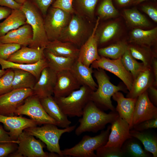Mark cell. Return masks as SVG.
I'll return each mask as SVG.
<instances>
[{
  "instance_id": "6da1fadb",
  "label": "cell",
  "mask_w": 157,
  "mask_h": 157,
  "mask_svg": "<svg viewBox=\"0 0 157 157\" xmlns=\"http://www.w3.org/2000/svg\"><path fill=\"white\" fill-rule=\"evenodd\" d=\"M81 117L78 120L79 125L75 131L78 136L85 132L96 133L103 130L107 124L112 123L119 116L116 111L106 113L90 101L84 108Z\"/></svg>"
},
{
  "instance_id": "7a4b0ae2",
  "label": "cell",
  "mask_w": 157,
  "mask_h": 157,
  "mask_svg": "<svg viewBox=\"0 0 157 157\" xmlns=\"http://www.w3.org/2000/svg\"><path fill=\"white\" fill-rule=\"evenodd\" d=\"M95 69L94 70V75L96 79L98 87L96 90L92 92L90 101L103 110L115 111L111 97L117 92L122 91L127 93L128 90L126 86L122 85L116 86L113 84L104 70L101 69Z\"/></svg>"
},
{
  "instance_id": "3957f363",
  "label": "cell",
  "mask_w": 157,
  "mask_h": 157,
  "mask_svg": "<svg viewBox=\"0 0 157 157\" xmlns=\"http://www.w3.org/2000/svg\"><path fill=\"white\" fill-rule=\"evenodd\" d=\"M92 91L88 87L82 85L66 97L54 98L62 112L67 117H81L84 108L90 101Z\"/></svg>"
},
{
  "instance_id": "277c9868",
  "label": "cell",
  "mask_w": 157,
  "mask_h": 157,
  "mask_svg": "<svg viewBox=\"0 0 157 157\" xmlns=\"http://www.w3.org/2000/svg\"><path fill=\"white\" fill-rule=\"evenodd\" d=\"M57 126L54 124H47L41 127L28 128L24 131L44 143L47 150L50 152L57 153L61 157H64L60 149L59 140L63 134L73 131L76 126H69L62 129H58Z\"/></svg>"
},
{
  "instance_id": "5b68a950",
  "label": "cell",
  "mask_w": 157,
  "mask_h": 157,
  "mask_svg": "<svg viewBox=\"0 0 157 157\" xmlns=\"http://www.w3.org/2000/svg\"><path fill=\"white\" fill-rule=\"evenodd\" d=\"M24 13L26 23L31 27L33 39L29 47L45 48L49 41L46 33L43 20L38 9L30 0H26L20 8Z\"/></svg>"
},
{
  "instance_id": "8992f818",
  "label": "cell",
  "mask_w": 157,
  "mask_h": 157,
  "mask_svg": "<svg viewBox=\"0 0 157 157\" xmlns=\"http://www.w3.org/2000/svg\"><path fill=\"white\" fill-rule=\"evenodd\" d=\"M111 125L106 129L101 131L98 135L91 137L85 135L78 144L73 147L62 151L64 157H97L94 151L105 145L107 142Z\"/></svg>"
},
{
  "instance_id": "52a82bcc",
  "label": "cell",
  "mask_w": 157,
  "mask_h": 157,
  "mask_svg": "<svg viewBox=\"0 0 157 157\" xmlns=\"http://www.w3.org/2000/svg\"><path fill=\"white\" fill-rule=\"evenodd\" d=\"M17 150L9 156L13 157H60L58 154L44 152L43 144L25 131L19 136Z\"/></svg>"
},
{
  "instance_id": "ba28073f",
  "label": "cell",
  "mask_w": 157,
  "mask_h": 157,
  "mask_svg": "<svg viewBox=\"0 0 157 157\" xmlns=\"http://www.w3.org/2000/svg\"><path fill=\"white\" fill-rule=\"evenodd\" d=\"M71 14L52 7L44 20L45 29L49 41L59 40L71 19Z\"/></svg>"
},
{
  "instance_id": "9c48e42d",
  "label": "cell",
  "mask_w": 157,
  "mask_h": 157,
  "mask_svg": "<svg viewBox=\"0 0 157 157\" xmlns=\"http://www.w3.org/2000/svg\"><path fill=\"white\" fill-rule=\"evenodd\" d=\"M14 115H24L37 122L38 125L47 124L59 127V123L50 117L42 106L40 99L34 94L28 97L15 110Z\"/></svg>"
},
{
  "instance_id": "30bf717a",
  "label": "cell",
  "mask_w": 157,
  "mask_h": 157,
  "mask_svg": "<svg viewBox=\"0 0 157 157\" xmlns=\"http://www.w3.org/2000/svg\"><path fill=\"white\" fill-rule=\"evenodd\" d=\"M33 94L30 88L13 89L0 95V114L6 116H14L16 109L28 97Z\"/></svg>"
},
{
  "instance_id": "8fae6325",
  "label": "cell",
  "mask_w": 157,
  "mask_h": 157,
  "mask_svg": "<svg viewBox=\"0 0 157 157\" xmlns=\"http://www.w3.org/2000/svg\"><path fill=\"white\" fill-rule=\"evenodd\" d=\"M90 66L93 68L101 69L113 73L122 81L129 91L131 90L133 80V77L124 66L121 58L110 59L101 56L99 59L93 62Z\"/></svg>"
},
{
  "instance_id": "7c38bea8",
  "label": "cell",
  "mask_w": 157,
  "mask_h": 157,
  "mask_svg": "<svg viewBox=\"0 0 157 157\" xmlns=\"http://www.w3.org/2000/svg\"><path fill=\"white\" fill-rule=\"evenodd\" d=\"M100 18L98 17L92 33L88 39L81 46L77 60L87 67L101 57L98 52V37L97 31Z\"/></svg>"
},
{
  "instance_id": "4fadbf2b",
  "label": "cell",
  "mask_w": 157,
  "mask_h": 157,
  "mask_svg": "<svg viewBox=\"0 0 157 157\" xmlns=\"http://www.w3.org/2000/svg\"><path fill=\"white\" fill-rule=\"evenodd\" d=\"M157 118V108L150 101L147 90L139 96L133 113V126L144 121Z\"/></svg>"
},
{
  "instance_id": "5bb4252c",
  "label": "cell",
  "mask_w": 157,
  "mask_h": 157,
  "mask_svg": "<svg viewBox=\"0 0 157 157\" xmlns=\"http://www.w3.org/2000/svg\"><path fill=\"white\" fill-rule=\"evenodd\" d=\"M0 123H2L5 129L8 131L9 135L14 141L18 140L19 136L25 129L38 125L37 122L31 119L0 114Z\"/></svg>"
},
{
  "instance_id": "9a60e30c",
  "label": "cell",
  "mask_w": 157,
  "mask_h": 157,
  "mask_svg": "<svg viewBox=\"0 0 157 157\" xmlns=\"http://www.w3.org/2000/svg\"><path fill=\"white\" fill-rule=\"evenodd\" d=\"M81 86L70 70L56 73V81L53 92L54 97H66Z\"/></svg>"
},
{
  "instance_id": "2e32d148",
  "label": "cell",
  "mask_w": 157,
  "mask_h": 157,
  "mask_svg": "<svg viewBox=\"0 0 157 157\" xmlns=\"http://www.w3.org/2000/svg\"><path fill=\"white\" fill-rule=\"evenodd\" d=\"M111 124L108 140L104 146L121 148L126 140L132 137L130 132L129 125L119 117Z\"/></svg>"
},
{
  "instance_id": "e0dca14e",
  "label": "cell",
  "mask_w": 157,
  "mask_h": 157,
  "mask_svg": "<svg viewBox=\"0 0 157 157\" xmlns=\"http://www.w3.org/2000/svg\"><path fill=\"white\" fill-rule=\"evenodd\" d=\"M56 73L48 67L44 68L33 89V94L40 99L53 94Z\"/></svg>"
},
{
  "instance_id": "ac0fdd59",
  "label": "cell",
  "mask_w": 157,
  "mask_h": 157,
  "mask_svg": "<svg viewBox=\"0 0 157 157\" xmlns=\"http://www.w3.org/2000/svg\"><path fill=\"white\" fill-rule=\"evenodd\" d=\"M85 31V25L82 19L78 16L74 15L59 40L80 46Z\"/></svg>"
},
{
  "instance_id": "d6986e66",
  "label": "cell",
  "mask_w": 157,
  "mask_h": 157,
  "mask_svg": "<svg viewBox=\"0 0 157 157\" xmlns=\"http://www.w3.org/2000/svg\"><path fill=\"white\" fill-rule=\"evenodd\" d=\"M154 78L151 66L148 67L140 72L133 79L131 90L128 92L126 97L137 98L154 85Z\"/></svg>"
},
{
  "instance_id": "ffe728a7",
  "label": "cell",
  "mask_w": 157,
  "mask_h": 157,
  "mask_svg": "<svg viewBox=\"0 0 157 157\" xmlns=\"http://www.w3.org/2000/svg\"><path fill=\"white\" fill-rule=\"evenodd\" d=\"M45 49L22 46L12 54L7 60L13 63L31 64L45 58Z\"/></svg>"
},
{
  "instance_id": "44dd1931",
  "label": "cell",
  "mask_w": 157,
  "mask_h": 157,
  "mask_svg": "<svg viewBox=\"0 0 157 157\" xmlns=\"http://www.w3.org/2000/svg\"><path fill=\"white\" fill-rule=\"evenodd\" d=\"M33 32L31 26L26 24L0 36V42L13 43L22 46L30 45L33 41Z\"/></svg>"
},
{
  "instance_id": "7402d4cb",
  "label": "cell",
  "mask_w": 157,
  "mask_h": 157,
  "mask_svg": "<svg viewBox=\"0 0 157 157\" xmlns=\"http://www.w3.org/2000/svg\"><path fill=\"white\" fill-rule=\"evenodd\" d=\"M112 97L117 102L115 111L118 113L119 117L128 123L131 129L133 128V115L137 98H125L119 91L114 94Z\"/></svg>"
},
{
  "instance_id": "603a6c76",
  "label": "cell",
  "mask_w": 157,
  "mask_h": 157,
  "mask_svg": "<svg viewBox=\"0 0 157 157\" xmlns=\"http://www.w3.org/2000/svg\"><path fill=\"white\" fill-rule=\"evenodd\" d=\"M40 101L46 112L59 124V127L65 128L69 126L71 122L62 111L52 96L40 99Z\"/></svg>"
},
{
  "instance_id": "cb8c5ba5",
  "label": "cell",
  "mask_w": 157,
  "mask_h": 157,
  "mask_svg": "<svg viewBox=\"0 0 157 157\" xmlns=\"http://www.w3.org/2000/svg\"><path fill=\"white\" fill-rule=\"evenodd\" d=\"M93 69L91 66L87 67L76 59L70 70L81 86H87L94 91L97 90L98 85L92 77Z\"/></svg>"
},
{
  "instance_id": "d4e9b609",
  "label": "cell",
  "mask_w": 157,
  "mask_h": 157,
  "mask_svg": "<svg viewBox=\"0 0 157 157\" xmlns=\"http://www.w3.org/2000/svg\"><path fill=\"white\" fill-rule=\"evenodd\" d=\"M74 44L59 40L49 41L45 50L58 56L77 59L80 49Z\"/></svg>"
},
{
  "instance_id": "484cf974",
  "label": "cell",
  "mask_w": 157,
  "mask_h": 157,
  "mask_svg": "<svg viewBox=\"0 0 157 157\" xmlns=\"http://www.w3.org/2000/svg\"><path fill=\"white\" fill-rule=\"evenodd\" d=\"M0 65L2 69H18L29 72L33 75L37 80L43 69L48 66L45 58L35 63L31 64L15 63L0 58Z\"/></svg>"
},
{
  "instance_id": "4316f807",
  "label": "cell",
  "mask_w": 157,
  "mask_h": 157,
  "mask_svg": "<svg viewBox=\"0 0 157 157\" xmlns=\"http://www.w3.org/2000/svg\"><path fill=\"white\" fill-rule=\"evenodd\" d=\"M157 39V27L148 30L135 28L131 32L129 42L150 47L156 43Z\"/></svg>"
},
{
  "instance_id": "83f0119b",
  "label": "cell",
  "mask_w": 157,
  "mask_h": 157,
  "mask_svg": "<svg viewBox=\"0 0 157 157\" xmlns=\"http://www.w3.org/2000/svg\"><path fill=\"white\" fill-rule=\"evenodd\" d=\"M25 15L21 9H13L11 14L0 23V36L26 24Z\"/></svg>"
},
{
  "instance_id": "f1b7e54d",
  "label": "cell",
  "mask_w": 157,
  "mask_h": 157,
  "mask_svg": "<svg viewBox=\"0 0 157 157\" xmlns=\"http://www.w3.org/2000/svg\"><path fill=\"white\" fill-rule=\"evenodd\" d=\"M44 54L48 67L56 73L63 70H70L76 60L55 55L45 49Z\"/></svg>"
},
{
  "instance_id": "f546056e",
  "label": "cell",
  "mask_w": 157,
  "mask_h": 157,
  "mask_svg": "<svg viewBox=\"0 0 157 157\" xmlns=\"http://www.w3.org/2000/svg\"><path fill=\"white\" fill-rule=\"evenodd\" d=\"M14 76L12 83V89L30 88L33 90L38 81L31 73L18 69H13Z\"/></svg>"
},
{
  "instance_id": "4dcf8cb0",
  "label": "cell",
  "mask_w": 157,
  "mask_h": 157,
  "mask_svg": "<svg viewBox=\"0 0 157 157\" xmlns=\"http://www.w3.org/2000/svg\"><path fill=\"white\" fill-rule=\"evenodd\" d=\"M130 132L132 137L142 143L147 151L151 153L154 157H157V138L156 135L150 133L134 129L130 130Z\"/></svg>"
},
{
  "instance_id": "1f68e13d",
  "label": "cell",
  "mask_w": 157,
  "mask_h": 157,
  "mask_svg": "<svg viewBox=\"0 0 157 157\" xmlns=\"http://www.w3.org/2000/svg\"><path fill=\"white\" fill-rule=\"evenodd\" d=\"M128 48L135 58L141 60L147 67H151L153 59L156 56L150 47L132 44L128 45Z\"/></svg>"
},
{
  "instance_id": "d6a6232c",
  "label": "cell",
  "mask_w": 157,
  "mask_h": 157,
  "mask_svg": "<svg viewBox=\"0 0 157 157\" xmlns=\"http://www.w3.org/2000/svg\"><path fill=\"white\" fill-rule=\"evenodd\" d=\"M121 149L124 155L133 157H149V152L144 149L139 143L133 138H129L123 144Z\"/></svg>"
},
{
  "instance_id": "836d02e7",
  "label": "cell",
  "mask_w": 157,
  "mask_h": 157,
  "mask_svg": "<svg viewBox=\"0 0 157 157\" xmlns=\"http://www.w3.org/2000/svg\"><path fill=\"white\" fill-rule=\"evenodd\" d=\"M128 47L125 42L119 41L98 49V52L100 56L116 59L122 57Z\"/></svg>"
},
{
  "instance_id": "e575fe53",
  "label": "cell",
  "mask_w": 157,
  "mask_h": 157,
  "mask_svg": "<svg viewBox=\"0 0 157 157\" xmlns=\"http://www.w3.org/2000/svg\"><path fill=\"white\" fill-rule=\"evenodd\" d=\"M124 14L128 24L135 28H146L150 25L146 17L136 9H125Z\"/></svg>"
},
{
  "instance_id": "d590c367",
  "label": "cell",
  "mask_w": 157,
  "mask_h": 157,
  "mask_svg": "<svg viewBox=\"0 0 157 157\" xmlns=\"http://www.w3.org/2000/svg\"><path fill=\"white\" fill-rule=\"evenodd\" d=\"M132 56L128 49H127L121 58V60L126 69L132 75L133 78L141 72L147 67L143 63L138 62Z\"/></svg>"
},
{
  "instance_id": "8d00e7d4",
  "label": "cell",
  "mask_w": 157,
  "mask_h": 157,
  "mask_svg": "<svg viewBox=\"0 0 157 157\" xmlns=\"http://www.w3.org/2000/svg\"><path fill=\"white\" fill-rule=\"evenodd\" d=\"M119 29V25L116 22H110L106 25L99 34L97 33L99 42L102 44L110 40L117 34Z\"/></svg>"
},
{
  "instance_id": "74e56055",
  "label": "cell",
  "mask_w": 157,
  "mask_h": 157,
  "mask_svg": "<svg viewBox=\"0 0 157 157\" xmlns=\"http://www.w3.org/2000/svg\"><path fill=\"white\" fill-rule=\"evenodd\" d=\"M97 13L100 19H104L114 18L118 14L112 0H103L98 7Z\"/></svg>"
},
{
  "instance_id": "f35d334b",
  "label": "cell",
  "mask_w": 157,
  "mask_h": 157,
  "mask_svg": "<svg viewBox=\"0 0 157 157\" xmlns=\"http://www.w3.org/2000/svg\"><path fill=\"white\" fill-rule=\"evenodd\" d=\"M14 72L12 69H6L5 73L0 77V95L13 90L12 83Z\"/></svg>"
},
{
  "instance_id": "ab89813d",
  "label": "cell",
  "mask_w": 157,
  "mask_h": 157,
  "mask_svg": "<svg viewBox=\"0 0 157 157\" xmlns=\"http://www.w3.org/2000/svg\"><path fill=\"white\" fill-rule=\"evenodd\" d=\"M97 157H121L124 156L121 148L102 146L96 151Z\"/></svg>"
},
{
  "instance_id": "60d3db41",
  "label": "cell",
  "mask_w": 157,
  "mask_h": 157,
  "mask_svg": "<svg viewBox=\"0 0 157 157\" xmlns=\"http://www.w3.org/2000/svg\"><path fill=\"white\" fill-rule=\"evenodd\" d=\"M22 46L13 43L0 42V58L7 60L13 53L19 49Z\"/></svg>"
},
{
  "instance_id": "b9f144b4",
  "label": "cell",
  "mask_w": 157,
  "mask_h": 157,
  "mask_svg": "<svg viewBox=\"0 0 157 157\" xmlns=\"http://www.w3.org/2000/svg\"><path fill=\"white\" fill-rule=\"evenodd\" d=\"M19 141L0 142V157H6L17 150Z\"/></svg>"
},
{
  "instance_id": "7bdbcfd3",
  "label": "cell",
  "mask_w": 157,
  "mask_h": 157,
  "mask_svg": "<svg viewBox=\"0 0 157 157\" xmlns=\"http://www.w3.org/2000/svg\"><path fill=\"white\" fill-rule=\"evenodd\" d=\"M98 0H77L84 11L89 16L93 15L94 9Z\"/></svg>"
},
{
  "instance_id": "ee69618b",
  "label": "cell",
  "mask_w": 157,
  "mask_h": 157,
  "mask_svg": "<svg viewBox=\"0 0 157 157\" xmlns=\"http://www.w3.org/2000/svg\"><path fill=\"white\" fill-rule=\"evenodd\" d=\"M52 7L60 8L71 14L74 12L72 0H55Z\"/></svg>"
},
{
  "instance_id": "f6af8a7d",
  "label": "cell",
  "mask_w": 157,
  "mask_h": 157,
  "mask_svg": "<svg viewBox=\"0 0 157 157\" xmlns=\"http://www.w3.org/2000/svg\"><path fill=\"white\" fill-rule=\"evenodd\" d=\"M157 127V118H156L144 121L134 125L133 128L135 130L142 131L149 129L156 128Z\"/></svg>"
},
{
  "instance_id": "bcb514c9",
  "label": "cell",
  "mask_w": 157,
  "mask_h": 157,
  "mask_svg": "<svg viewBox=\"0 0 157 157\" xmlns=\"http://www.w3.org/2000/svg\"><path fill=\"white\" fill-rule=\"evenodd\" d=\"M44 16H45L49 8L54 0H30Z\"/></svg>"
},
{
  "instance_id": "7dc6e473",
  "label": "cell",
  "mask_w": 157,
  "mask_h": 157,
  "mask_svg": "<svg viewBox=\"0 0 157 157\" xmlns=\"http://www.w3.org/2000/svg\"><path fill=\"white\" fill-rule=\"evenodd\" d=\"M142 10L155 22H157V10L153 6L144 5L142 7Z\"/></svg>"
},
{
  "instance_id": "c3c4849f",
  "label": "cell",
  "mask_w": 157,
  "mask_h": 157,
  "mask_svg": "<svg viewBox=\"0 0 157 157\" xmlns=\"http://www.w3.org/2000/svg\"><path fill=\"white\" fill-rule=\"evenodd\" d=\"M148 97L153 104L156 106L157 105V90L156 87L152 85L147 90Z\"/></svg>"
},
{
  "instance_id": "681fc988",
  "label": "cell",
  "mask_w": 157,
  "mask_h": 157,
  "mask_svg": "<svg viewBox=\"0 0 157 157\" xmlns=\"http://www.w3.org/2000/svg\"><path fill=\"white\" fill-rule=\"evenodd\" d=\"M22 5L14 0H2L1 6H6L13 10L20 9Z\"/></svg>"
},
{
  "instance_id": "f907efd6",
  "label": "cell",
  "mask_w": 157,
  "mask_h": 157,
  "mask_svg": "<svg viewBox=\"0 0 157 157\" xmlns=\"http://www.w3.org/2000/svg\"><path fill=\"white\" fill-rule=\"evenodd\" d=\"M17 140H13L9 135L8 132L4 130L2 126L0 125V142H15Z\"/></svg>"
},
{
  "instance_id": "816d5d0a",
  "label": "cell",
  "mask_w": 157,
  "mask_h": 157,
  "mask_svg": "<svg viewBox=\"0 0 157 157\" xmlns=\"http://www.w3.org/2000/svg\"><path fill=\"white\" fill-rule=\"evenodd\" d=\"M12 9L4 6H0V20L6 19L11 13Z\"/></svg>"
},
{
  "instance_id": "f5cc1de1",
  "label": "cell",
  "mask_w": 157,
  "mask_h": 157,
  "mask_svg": "<svg viewBox=\"0 0 157 157\" xmlns=\"http://www.w3.org/2000/svg\"><path fill=\"white\" fill-rule=\"evenodd\" d=\"M151 66L154 78L153 86L156 87L157 85V60L156 57L153 59Z\"/></svg>"
},
{
  "instance_id": "db71d44e",
  "label": "cell",
  "mask_w": 157,
  "mask_h": 157,
  "mask_svg": "<svg viewBox=\"0 0 157 157\" xmlns=\"http://www.w3.org/2000/svg\"><path fill=\"white\" fill-rule=\"evenodd\" d=\"M135 0H116L118 3L121 6H126Z\"/></svg>"
},
{
  "instance_id": "11a10c76",
  "label": "cell",
  "mask_w": 157,
  "mask_h": 157,
  "mask_svg": "<svg viewBox=\"0 0 157 157\" xmlns=\"http://www.w3.org/2000/svg\"><path fill=\"white\" fill-rule=\"evenodd\" d=\"M147 0H135L133 2V3L136 4H138L142 2L146 1Z\"/></svg>"
},
{
  "instance_id": "9f6ffc18",
  "label": "cell",
  "mask_w": 157,
  "mask_h": 157,
  "mask_svg": "<svg viewBox=\"0 0 157 157\" xmlns=\"http://www.w3.org/2000/svg\"><path fill=\"white\" fill-rule=\"evenodd\" d=\"M6 69H0V77L3 75L6 72Z\"/></svg>"
},
{
  "instance_id": "6f0895ef",
  "label": "cell",
  "mask_w": 157,
  "mask_h": 157,
  "mask_svg": "<svg viewBox=\"0 0 157 157\" xmlns=\"http://www.w3.org/2000/svg\"><path fill=\"white\" fill-rule=\"evenodd\" d=\"M17 3L22 4L26 0H14Z\"/></svg>"
},
{
  "instance_id": "680465c9",
  "label": "cell",
  "mask_w": 157,
  "mask_h": 157,
  "mask_svg": "<svg viewBox=\"0 0 157 157\" xmlns=\"http://www.w3.org/2000/svg\"><path fill=\"white\" fill-rule=\"evenodd\" d=\"M2 0H0V6H1Z\"/></svg>"
}]
</instances>
